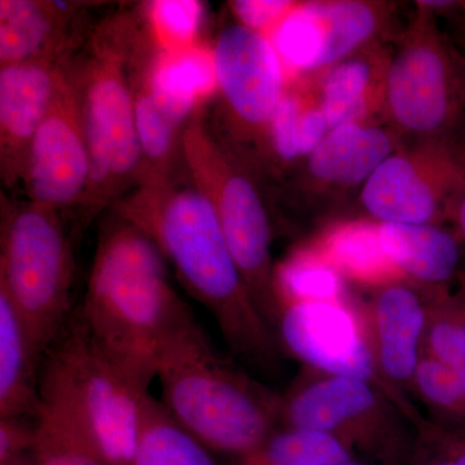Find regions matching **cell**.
<instances>
[{"mask_svg":"<svg viewBox=\"0 0 465 465\" xmlns=\"http://www.w3.org/2000/svg\"><path fill=\"white\" fill-rule=\"evenodd\" d=\"M112 208L157 243L235 356L264 372L277 370L282 347L259 313L206 195L170 179L142 183Z\"/></svg>","mask_w":465,"mask_h":465,"instance_id":"cell-1","label":"cell"},{"mask_svg":"<svg viewBox=\"0 0 465 465\" xmlns=\"http://www.w3.org/2000/svg\"><path fill=\"white\" fill-rule=\"evenodd\" d=\"M157 243L113 213L101 226L84 302L75 307L87 329L116 354L157 378V354L194 320L170 282Z\"/></svg>","mask_w":465,"mask_h":465,"instance_id":"cell-2","label":"cell"},{"mask_svg":"<svg viewBox=\"0 0 465 465\" xmlns=\"http://www.w3.org/2000/svg\"><path fill=\"white\" fill-rule=\"evenodd\" d=\"M155 365L161 402L210 451L242 460L281 423L282 397L223 357L195 318L162 345Z\"/></svg>","mask_w":465,"mask_h":465,"instance_id":"cell-3","label":"cell"},{"mask_svg":"<svg viewBox=\"0 0 465 465\" xmlns=\"http://www.w3.org/2000/svg\"><path fill=\"white\" fill-rule=\"evenodd\" d=\"M153 379L94 338L74 309L43 354L39 391L108 465H134Z\"/></svg>","mask_w":465,"mask_h":465,"instance_id":"cell-4","label":"cell"},{"mask_svg":"<svg viewBox=\"0 0 465 465\" xmlns=\"http://www.w3.org/2000/svg\"><path fill=\"white\" fill-rule=\"evenodd\" d=\"M134 36L130 18L106 21L91 34L84 60L72 66L91 157L90 186L78 208L84 226L140 183L142 150L130 78Z\"/></svg>","mask_w":465,"mask_h":465,"instance_id":"cell-5","label":"cell"},{"mask_svg":"<svg viewBox=\"0 0 465 465\" xmlns=\"http://www.w3.org/2000/svg\"><path fill=\"white\" fill-rule=\"evenodd\" d=\"M182 157L192 183L213 204L229 249L259 313L277 335L281 308L275 291L271 219L249 171L226 148L198 110L183 127Z\"/></svg>","mask_w":465,"mask_h":465,"instance_id":"cell-6","label":"cell"},{"mask_svg":"<svg viewBox=\"0 0 465 465\" xmlns=\"http://www.w3.org/2000/svg\"><path fill=\"white\" fill-rule=\"evenodd\" d=\"M74 251L63 211L3 200L0 289L14 302L42 357L74 312Z\"/></svg>","mask_w":465,"mask_h":465,"instance_id":"cell-7","label":"cell"},{"mask_svg":"<svg viewBox=\"0 0 465 465\" xmlns=\"http://www.w3.org/2000/svg\"><path fill=\"white\" fill-rule=\"evenodd\" d=\"M385 122L401 137L452 139L465 119V54L416 5L391 51Z\"/></svg>","mask_w":465,"mask_h":465,"instance_id":"cell-8","label":"cell"},{"mask_svg":"<svg viewBox=\"0 0 465 465\" xmlns=\"http://www.w3.org/2000/svg\"><path fill=\"white\" fill-rule=\"evenodd\" d=\"M282 427L332 434L358 458L378 465L409 461L416 427L371 382L308 370L282 397Z\"/></svg>","mask_w":465,"mask_h":465,"instance_id":"cell-9","label":"cell"},{"mask_svg":"<svg viewBox=\"0 0 465 465\" xmlns=\"http://www.w3.org/2000/svg\"><path fill=\"white\" fill-rule=\"evenodd\" d=\"M465 192V145L452 139L400 146L361 189V202L381 224L451 222Z\"/></svg>","mask_w":465,"mask_h":465,"instance_id":"cell-10","label":"cell"},{"mask_svg":"<svg viewBox=\"0 0 465 465\" xmlns=\"http://www.w3.org/2000/svg\"><path fill=\"white\" fill-rule=\"evenodd\" d=\"M217 85L229 134L238 145L262 157L266 134L287 88L273 43L241 24L226 26L213 47Z\"/></svg>","mask_w":465,"mask_h":465,"instance_id":"cell-11","label":"cell"},{"mask_svg":"<svg viewBox=\"0 0 465 465\" xmlns=\"http://www.w3.org/2000/svg\"><path fill=\"white\" fill-rule=\"evenodd\" d=\"M277 335L281 347L304 363L305 369L371 382L400 407L379 374L362 304L358 302L286 305Z\"/></svg>","mask_w":465,"mask_h":465,"instance_id":"cell-12","label":"cell"},{"mask_svg":"<svg viewBox=\"0 0 465 465\" xmlns=\"http://www.w3.org/2000/svg\"><path fill=\"white\" fill-rule=\"evenodd\" d=\"M91 180L81 97L72 65L34 137L23 183L27 201L52 210L79 208Z\"/></svg>","mask_w":465,"mask_h":465,"instance_id":"cell-13","label":"cell"},{"mask_svg":"<svg viewBox=\"0 0 465 465\" xmlns=\"http://www.w3.org/2000/svg\"><path fill=\"white\" fill-rule=\"evenodd\" d=\"M362 308L379 374L416 427L424 416L411 401L412 381L424 354L430 291L397 281L370 291Z\"/></svg>","mask_w":465,"mask_h":465,"instance_id":"cell-14","label":"cell"},{"mask_svg":"<svg viewBox=\"0 0 465 465\" xmlns=\"http://www.w3.org/2000/svg\"><path fill=\"white\" fill-rule=\"evenodd\" d=\"M69 65L36 61L0 66V174L8 189L23 183L34 137Z\"/></svg>","mask_w":465,"mask_h":465,"instance_id":"cell-15","label":"cell"},{"mask_svg":"<svg viewBox=\"0 0 465 465\" xmlns=\"http://www.w3.org/2000/svg\"><path fill=\"white\" fill-rule=\"evenodd\" d=\"M87 3L0 0V66L69 61Z\"/></svg>","mask_w":465,"mask_h":465,"instance_id":"cell-16","label":"cell"},{"mask_svg":"<svg viewBox=\"0 0 465 465\" xmlns=\"http://www.w3.org/2000/svg\"><path fill=\"white\" fill-rule=\"evenodd\" d=\"M388 124L353 122L332 128L305 159L307 179L330 191L365 185L375 171L402 145Z\"/></svg>","mask_w":465,"mask_h":465,"instance_id":"cell-17","label":"cell"},{"mask_svg":"<svg viewBox=\"0 0 465 465\" xmlns=\"http://www.w3.org/2000/svg\"><path fill=\"white\" fill-rule=\"evenodd\" d=\"M391 51L384 42L367 45L312 76L330 127L384 118Z\"/></svg>","mask_w":465,"mask_h":465,"instance_id":"cell-18","label":"cell"},{"mask_svg":"<svg viewBox=\"0 0 465 465\" xmlns=\"http://www.w3.org/2000/svg\"><path fill=\"white\" fill-rule=\"evenodd\" d=\"M382 246L407 282L424 290L449 289L461 262L458 234L433 224H381Z\"/></svg>","mask_w":465,"mask_h":465,"instance_id":"cell-19","label":"cell"},{"mask_svg":"<svg viewBox=\"0 0 465 465\" xmlns=\"http://www.w3.org/2000/svg\"><path fill=\"white\" fill-rule=\"evenodd\" d=\"M142 79L159 108L183 125L219 91L213 47L202 45L183 51H158Z\"/></svg>","mask_w":465,"mask_h":465,"instance_id":"cell-20","label":"cell"},{"mask_svg":"<svg viewBox=\"0 0 465 465\" xmlns=\"http://www.w3.org/2000/svg\"><path fill=\"white\" fill-rule=\"evenodd\" d=\"M42 358L14 302L0 289V418H39Z\"/></svg>","mask_w":465,"mask_h":465,"instance_id":"cell-21","label":"cell"},{"mask_svg":"<svg viewBox=\"0 0 465 465\" xmlns=\"http://www.w3.org/2000/svg\"><path fill=\"white\" fill-rule=\"evenodd\" d=\"M308 246L348 283L371 291L405 281L382 246L381 225L374 220L339 223L317 235Z\"/></svg>","mask_w":465,"mask_h":465,"instance_id":"cell-22","label":"cell"},{"mask_svg":"<svg viewBox=\"0 0 465 465\" xmlns=\"http://www.w3.org/2000/svg\"><path fill=\"white\" fill-rule=\"evenodd\" d=\"M309 3L322 43L314 74L367 45L384 42L396 9L391 3L372 0H318Z\"/></svg>","mask_w":465,"mask_h":465,"instance_id":"cell-23","label":"cell"},{"mask_svg":"<svg viewBox=\"0 0 465 465\" xmlns=\"http://www.w3.org/2000/svg\"><path fill=\"white\" fill-rule=\"evenodd\" d=\"M134 465H216L211 451L152 394L143 402Z\"/></svg>","mask_w":465,"mask_h":465,"instance_id":"cell-24","label":"cell"},{"mask_svg":"<svg viewBox=\"0 0 465 465\" xmlns=\"http://www.w3.org/2000/svg\"><path fill=\"white\" fill-rule=\"evenodd\" d=\"M348 281L308 244L275 265L281 308L299 302H353Z\"/></svg>","mask_w":465,"mask_h":465,"instance_id":"cell-25","label":"cell"},{"mask_svg":"<svg viewBox=\"0 0 465 465\" xmlns=\"http://www.w3.org/2000/svg\"><path fill=\"white\" fill-rule=\"evenodd\" d=\"M134 116L143 162L139 185L173 179V161L182 149L185 125L159 108L142 78L134 82Z\"/></svg>","mask_w":465,"mask_h":465,"instance_id":"cell-26","label":"cell"},{"mask_svg":"<svg viewBox=\"0 0 465 465\" xmlns=\"http://www.w3.org/2000/svg\"><path fill=\"white\" fill-rule=\"evenodd\" d=\"M358 458L332 434L307 428H275L249 459L256 465H339Z\"/></svg>","mask_w":465,"mask_h":465,"instance_id":"cell-27","label":"cell"},{"mask_svg":"<svg viewBox=\"0 0 465 465\" xmlns=\"http://www.w3.org/2000/svg\"><path fill=\"white\" fill-rule=\"evenodd\" d=\"M424 353L450 370L465 391V312L457 291H430Z\"/></svg>","mask_w":465,"mask_h":465,"instance_id":"cell-28","label":"cell"},{"mask_svg":"<svg viewBox=\"0 0 465 465\" xmlns=\"http://www.w3.org/2000/svg\"><path fill=\"white\" fill-rule=\"evenodd\" d=\"M33 459L34 465H108L74 424L43 405Z\"/></svg>","mask_w":465,"mask_h":465,"instance_id":"cell-29","label":"cell"},{"mask_svg":"<svg viewBox=\"0 0 465 465\" xmlns=\"http://www.w3.org/2000/svg\"><path fill=\"white\" fill-rule=\"evenodd\" d=\"M412 396L427 407L430 420L465 425V391L450 370L423 354L414 381Z\"/></svg>","mask_w":465,"mask_h":465,"instance_id":"cell-30","label":"cell"},{"mask_svg":"<svg viewBox=\"0 0 465 465\" xmlns=\"http://www.w3.org/2000/svg\"><path fill=\"white\" fill-rule=\"evenodd\" d=\"M203 5L197 0H157L146 5L150 36L159 51L177 52L200 45Z\"/></svg>","mask_w":465,"mask_h":465,"instance_id":"cell-31","label":"cell"},{"mask_svg":"<svg viewBox=\"0 0 465 465\" xmlns=\"http://www.w3.org/2000/svg\"><path fill=\"white\" fill-rule=\"evenodd\" d=\"M409 465H465V425L424 418L416 425Z\"/></svg>","mask_w":465,"mask_h":465,"instance_id":"cell-32","label":"cell"},{"mask_svg":"<svg viewBox=\"0 0 465 465\" xmlns=\"http://www.w3.org/2000/svg\"><path fill=\"white\" fill-rule=\"evenodd\" d=\"M241 25L271 35L296 8L293 0H234L229 3Z\"/></svg>","mask_w":465,"mask_h":465,"instance_id":"cell-33","label":"cell"},{"mask_svg":"<svg viewBox=\"0 0 465 465\" xmlns=\"http://www.w3.org/2000/svg\"><path fill=\"white\" fill-rule=\"evenodd\" d=\"M39 418L8 416L0 418V465L33 452L38 439Z\"/></svg>","mask_w":465,"mask_h":465,"instance_id":"cell-34","label":"cell"},{"mask_svg":"<svg viewBox=\"0 0 465 465\" xmlns=\"http://www.w3.org/2000/svg\"><path fill=\"white\" fill-rule=\"evenodd\" d=\"M451 222L457 225L459 238L465 243V192L461 195L457 208H455Z\"/></svg>","mask_w":465,"mask_h":465,"instance_id":"cell-35","label":"cell"},{"mask_svg":"<svg viewBox=\"0 0 465 465\" xmlns=\"http://www.w3.org/2000/svg\"><path fill=\"white\" fill-rule=\"evenodd\" d=\"M457 18L458 41L465 54V11L455 16Z\"/></svg>","mask_w":465,"mask_h":465,"instance_id":"cell-36","label":"cell"},{"mask_svg":"<svg viewBox=\"0 0 465 465\" xmlns=\"http://www.w3.org/2000/svg\"><path fill=\"white\" fill-rule=\"evenodd\" d=\"M457 295L459 300H460L461 307H463L465 312V274L460 275V277H459V287L457 290Z\"/></svg>","mask_w":465,"mask_h":465,"instance_id":"cell-37","label":"cell"},{"mask_svg":"<svg viewBox=\"0 0 465 465\" xmlns=\"http://www.w3.org/2000/svg\"><path fill=\"white\" fill-rule=\"evenodd\" d=\"M7 465H34L33 452L24 455V457L15 459V460H12L11 463Z\"/></svg>","mask_w":465,"mask_h":465,"instance_id":"cell-38","label":"cell"},{"mask_svg":"<svg viewBox=\"0 0 465 465\" xmlns=\"http://www.w3.org/2000/svg\"><path fill=\"white\" fill-rule=\"evenodd\" d=\"M339 465H378V464L372 463V461H370V460H366V459L353 458V459H351V460L344 461V463H341Z\"/></svg>","mask_w":465,"mask_h":465,"instance_id":"cell-39","label":"cell"},{"mask_svg":"<svg viewBox=\"0 0 465 465\" xmlns=\"http://www.w3.org/2000/svg\"><path fill=\"white\" fill-rule=\"evenodd\" d=\"M241 465H256V464H253L252 461L249 460V459H242Z\"/></svg>","mask_w":465,"mask_h":465,"instance_id":"cell-40","label":"cell"}]
</instances>
